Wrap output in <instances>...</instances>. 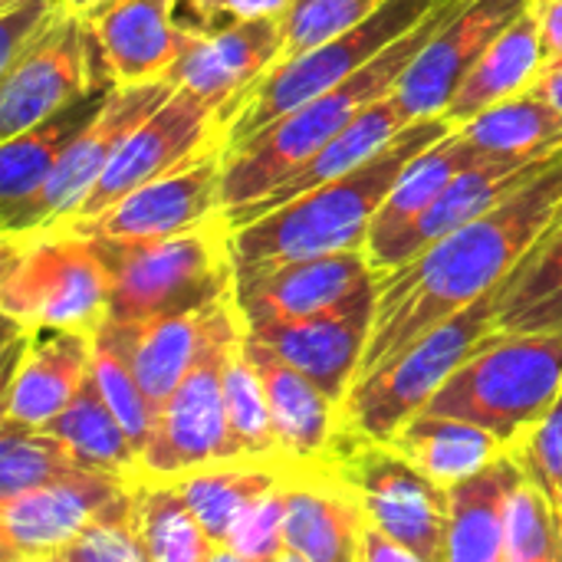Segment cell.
<instances>
[{"label": "cell", "instance_id": "cell-1", "mask_svg": "<svg viewBox=\"0 0 562 562\" xmlns=\"http://www.w3.org/2000/svg\"><path fill=\"white\" fill-rule=\"evenodd\" d=\"M562 217V155L504 204L461 224L408 263L379 273L359 375L375 372L441 319L501 286Z\"/></svg>", "mask_w": 562, "mask_h": 562}, {"label": "cell", "instance_id": "cell-2", "mask_svg": "<svg viewBox=\"0 0 562 562\" xmlns=\"http://www.w3.org/2000/svg\"><path fill=\"white\" fill-rule=\"evenodd\" d=\"M451 128L454 125L445 115L418 119L385 151H379L356 171L231 231V257L237 277L290 260L366 250L372 221L389 198L395 178L415 155L441 142Z\"/></svg>", "mask_w": 562, "mask_h": 562}, {"label": "cell", "instance_id": "cell-3", "mask_svg": "<svg viewBox=\"0 0 562 562\" xmlns=\"http://www.w3.org/2000/svg\"><path fill=\"white\" fill-rule=\"evenodd\" d=\"M468 0H441L435 13L418 23L412 33L395 40L389 49H382L372 63H366L359 72H352L346 82L319 92L316 99L303 102L300 109L286 112L254 138H247L240 148L224 155V181H221V201L224 211L247 204L270 188H277L283 178H290L306 158H313L326 142L342 135L372 102L389 95L408 63L422 53V46L435 36V30L451 20Z\"/></svg>", "mask_w": 562, "mask_h": 562}, {"label": "cell", "instance_id": "cell-4", "mask_svg": "<svg viewBox=\"0 0 562 562\" xmlns=\"http://www.w3.org/2000/svg\"><path fill=\"white\" fill-rule=\"evenodd\" d=\"M109 273V319L148 323L188 310H207L234 296L237 270L224 221L158 237L112 240L92 237Z\"/></svg>", "mask_w": 562, "mask_h": 562}, {"label": "cell", "instance_id": "cell-5", "mask_svg": "<svg viewBox=\"0 0 562 562\" xmlns=\"http://www.w3.org/2000/svg\"><path fill=\"white\" fill-rule=\"evenodd\" d=\"M517 277L520 267L501 286L431 326L392 362L356 379L349 395L339 402V425L372 441H392V435L431 402V395L477 349V342L497 329V313Z\"/></svg>", "mask_w": 562, "mask_h": 562}, {"label": "cell", "instance_id": "cell-6", "mask_svg": "<svg viewBox=\"0 0 562 562\" xmlns=\"http://www.w3.org/2000/svg\"><path fill=\"white\" fill-rule=\"evenodd\" d=\"M562 392V333H487L422 412L491 428L504 445L550 412Z\"/></svg>", "mask_w": 562, "mask_h": 562}, {"label": "cell", "instance_id": "cell-7", "mask_svg": "<svg viewBox=\"0 0 562 562\" xmlns=\"http://www.w3.org/2000/svg\"><path fill=\"white\" fill-rule=\"evenodd\" d=\"M441 0H389L356 30H346L300 56L277 59L260 79H254L244 92H237L221 109L224 155L240 148L247 138L316 99L319 92L346 82L366 63H372L395 40L425 23Z\"/></svg>", "mask_w": 562, "mask_h": 562}, {"label": "cell", "instance_id": "cell-8", "mask_svg": "<svg viewBox=\"0 0 562 562\" xmlns=\"http://www.w3.org/2000/svg\"><path fill=\"white\" fill-rule=\"evenodd\" d=\"M0 254L3 319L86 333L109 319V273L92 237L66 227L3 234Z\"/></svg>", "mask_w": 562, "mask_h": 562}, {"label": "cell", "instance_id": "cell-9", "mask_svg": "<svg viewBox=\"0 0 562 562\" xmlns=\"http://www.w3.org/2000/svg\"><path fill=\"white\" fill-rule=\"evenodd\" d=\"M362 504L369 524L408 547L418 562H448V484L428 477L389 441L336 428L319 458Z\"/></svg>", "mask_w": 562, "mask_h": 562}, {"label": "cell", "instance_id": "cell-10", "mask_svg": "<svg viewBox=\"0 0 562 562\" xmlns=\"http://www.w3.org/2000/svg\"><path fill=\"white\" fill-rule=\"evenodd\" d=\"M244 333L247 319L237 300L227 296L214 316V329L198 362L155 415L138 461L142 477H175L204 464L234 461L224 405V369Z\"/></svg>", "mask_w": 562, "mask_h": 562}, {"label": "cell", "instance_id": "cell-11", "mask_svg": "<svg viewBox=\"0 0 562 562\" xmlns=\"http://www.w3.org/2000/svg\"><path fill=\"white\" fill-rule=\"evenodd\" d=\"M175 92V86L161 79L145 82H125L112 92V99L102 105V112L79 132V138L66 148V155L56 161L43 188L16 204L13 211L0 214L3 234H33L59 227L76 214V207L86 201L99 175L109 168L122 142Z\"/></svg>", "mask_w": 562, "mask_h": 562}, {"label": "cell", "instance_id": "cell-12", "mask_svg": "<svg viewBox=\"0 0 562 562\" xmlns=\"http://www.w3.org/2000/svg\"><path fill=\"white\" fill-rule=\"evenodd\" d=\"M221 102L204 99L188 89H175L115 151L109 168L99 175L86 201L76 207L69 221L59 227L86 224L109 211L115 201L132 194L135 188L178 171L198 158H204L214 148H224V132H221Z\"/></svg>", "mask_w": 562, "mask_h": 562}, {"label": "cell", "instance_id": "cell-13", "mask_svg": "<svg viewBox=\"0 0 562 562\" xmlns=\"http://www.w3.org/2000/svg\"><path fill=\"white\" fill-rule=\"evenodd\" d=\"M105 69L92 23L72 10L63 13L36 46L0 72V142L69 105Z\"/></svg>", "mask_w": 562, "mask_h": 562}, {"label": "cell", "instance_id": "cell-14", "mask_svg": "<svg viewBox=\"0 0 562 562\" xmlns=\"http://www.w3.org/2000/svg\"><path fill=\"white\" fill-rule=\"evenodd\" d=\"M92 369V333L20 326L7 319L3 418L46 428L82 389Z\"/></svg>", "mask_w": 562, "mask_h": 562}, {"label": "cell", "instance_id": "cell-15", "mask_svg": "<svg viewBox=\"0 0 562 562\" xmlns=\"http://www.w3.org/2000/svg\"><path fill=\"white\" fill-rule=\"evenodd\" d=\"M221 181H224V148H214L204 158L135 188L99 217L86 224H72L66 231L86 237H112V240L175 237L221 217L224 211Z\"/></svg>", "mask_w": 562, "mask_h": 562}, {"label": "cell", "instance_id": "cell-16", "mask_svg": "<svg viewBox=\"0 0 562 562\" xmlns=\"http://www.w3.org/2000/svg\"><path fill=\"white\" fill-rule=\"evenodd\" d=\"M530 7V0H468L445 20L395 82V99L418 119H438L458 95L487 46Z\"/></svg>", "mask_w": 562, "mask_h": 562}, {"label": "cell", "instance_id": "cell-17", "mask_svg": "<svg viewBox=\"0 0 562 562\" xmlns=\"http://www.w3.org/2000/svg\"><path fill=\"white\" fill-rule=\"evenodd\" d=\"M128 484L132 477L122 474L79 471L0 501V557L7 562H56L63 547Z\"/></svg>", "mask_w": 562, "mask_h": 562}, {"label": "cell", "instance_id": "cell-18", "mask_svg": "<svg viewBox=\"0 0 562 562\" xmlns=\"http://www.w3.org/2000/svg\"><path fill=\"white\" fill-rule=\"evenodd\" d=\"M375 293L379 280L339 303L336 310L306 316V319H283V323H260L247 326L250 336L267 342L277 356L310 375L336 405L349 395L375 319Z\"/></svg>", "mask_w": 562, "mask_h": 562}, {"label": "cell", "instance_id": "cell-19", "mask_svg": "<svg viewBox=\"0 0 562 562\" xmlns=\"http://www.w3.org/2000/svg\"><path fill=\"white\" fill-rule=\"evenodd\" d=\"M375 280L379 273L372 270L366 250H342L240 273L234 283V300L247 326H260L336 310Z\"/></svg>", "mask_w": 562, "mask_h": 562}, {"label": "cell", "instance_id": "cell-20", "mask_svg": "<svg viewBox=\"0 0 562 562\" xmlns=\"http://www.w3.org/2000/svg\"><path fill=\"white\" fill-rule=\"evenodd\" d=\"M369 524L359 497L326 468H293L286 477L283 543L293 562H356L359 533Z\"/></svg>", "mask_w": 562, "mask_h": 562}, {"label": "cell", "instance_id": "cell-21", "mask_svg": "<svg viewBox=\"0 0 562 562\" xmlns=\"http://www.w3.org/2000/svg\"><path fill=\"white\" fill-rule=\"evenodd\" d=\"M283 16H260L211 36H188L165 79L227 105L283 56Z\"/></svg>", "mask_w": 562, "mask_h": 562}, {"label": "cell", "instance_id": "cell-22", "mask_svg": "<svg viewBox=\"0 0 562 562\" xmlns=\"http://www.w3.org/2000/svg\"><path fill=\"white\" fill-rule=\"evenodd\" d=\"M415 119L405 112V105L395 99V92L382 95L379 102H372L342 135H336L333 142H326L313 158H306L290 178H283L277 188H270L267 194L247 201V204H237V207H227L221 211V221L227 231H237L263 214H270L273 207L300 198V194H310L349 171H356L359 165L372 161L379 151H385Z\"/></svg>", "mask_w": 562, "mask_h": 562}, {"label": "cell", "instance_id": "cell-23", "mask_svg": "<svg viewBox=\"0 0 562 562\" xmlns=\"http://www.w3.org/2000/svg\"><path fill=\"white\" fill-rule=\"evenodd\" d=\"M562 148L550 155H524V158H484L471 168H464L438 198L435 204L418 217V224L385 254L379 273H389L402 263H408L412 257H418L425 247H431L435 240H441L445 234L458 231L461 224L487 214L491 207L504 204L514 191H520L527 181H533L540 171H547Z\"/></svg>", "mask_w": 562, "mask_h": 562}, {"label": "cell", "instance_id": "cell-24", "mask_svg": "<svg viewBox=\"0 0 562 562\" xmlns=\"http://www.w3.org/2000/svg\"><path fill=\"white\" fill-rule=\"evenodd\" d=\"M244 352L263 382L286 468L316 464L336 438L339 405L310 375H303L250 333H244Z\"/></svg>", "mask_w": 562, "mask_h": 562}, {"label": "cell", "instance_id": "cell-25", "mask_svg": "<svg viewBox=\"0 0 562 562\" xmlns=\"http://www.w3.org/2000/svg\"><path fill=\"white\" fill-rule=\"evenodd\" d=\"M119 89L112 69L99 72L92 86L76 95L69 105L56 109L53 115L40 119L36 125L16 132L13 138L0 142V214L13 211L26 198H33L66 148L79 138V132L102 112V105Z\"/></svg>", "mask_w": 562, "mask_h": 562}, {"label": "cell", "instance_id": "cell-26", "mask_svg": "<svg viewBox=\"0 0 562 562\" xmlns=\"http://www.w3.org/2000/svg\"><path fill=\"white\" fill-rule=\"evenodd\" d=\"M520 484L524 474L507 451L448 484V562H504L510 497Z\"/></svg>", "mask_w": 562, "mask_h": 562}, {"label": "cell", "instance_id": "cell-27", "mask_svg": "<svg viewBox=\"0 0 562 562\" xmlns=\"http://www.w3.org/2000/svg\"><path fill=\"white\" fill-rule=\"evenodd\" d=\"M171 7L175 0H119L89 20L119 86L161 79L181 56L188 33L175 26Z\"/></svg>", "mask_w": 562, "mask_h": 562}, {"label": "cell", "instance_id": "cell-28", "mask_svg": "<svg viewBox=\"0 0 562 562\" xmlns=\"http://www.w3.org/2000/svg\"><path fill=\"white\" fill-rule=\"evenodd\" d=\"M487 155H481L477 148H471L454 128L435 142L431 148H425L422 155H415L405 171L395 178L389 198L382 201L375 221H372V231H369V240H366V254H369V263L372 270L379 273L385 254L418 224V217L435 204V198L471 165L484 161Z\"/></svg>", "mask_w": 562, "mask_h": 562}, {"label": "cell", "instance_id": "cell-29", "mask_svg": "<svg viewBox=\"0 0 562 562\" xmlns=\"http://www.w3.org/2000/svg\"><path fill=\"white\" fill-rule=\"evenodd\" d=\"M221 303L207 306V310H188V313L148 319V323H112L109 319L128 352V362H132L138 385L148 395L155 415L171 398V392L181 385V379L191 372V366L198 362V356L214 329V316H217Z\"/></svg>", "mask_w": 562, "mask_h": 562}, {"label": "cell", "instance_id": "cell-30", "mask_svg": "<svg viewBox=\"0 0 562 562\" xmlns=\"http://www.w3.org/2000/svg\"><path fill=\"white\" fill-rule=\"evenodd\" d=\"M540 69H543V36H540V16L530 0V7L487 46V53L468 72L458 95L445 109V119L451 125L471 122L484 109L527 92L540 76Z\"/></svg>", "mask_w": 562, "mask_h": 562}, {"label": "cell", "instance_id": "cell-31", "mask_svg": "<svg viewBox=\"0 0 562 562\" xmlns=\"http://www.w3.org/2000/svg\"><path fill=\"white\" fill-rule=\"evenodd\" d=\"M389 445L441 484L471 477L474 471L487 468L494 458L507 451L504 438H497L491 428L454 415H435V412L412 415L392 435Z\"/></svg>", "mask_w": 562, "mask_h": 562}, {"label": "cell", "instance_id": "cell-32", "mask_svg": "<svg viewBox=\"0 0 562 562\" xmlns=\"http://www.w3.org/2000/svg\"><path fill=\"white\" fill-rule=\"evenodd\" d=\"M290 468H270V464H237V461H221V464H204L175 477H161L178 487V494L188 501L194 517L201 520L204 533L217 543L221 557L227 547V537L234 524L247 514L254 501L270 494Z\"/></svg>", "mask_w": 562, "mask_h": 562}, {"label": "cell", "instance_id": "cell-33", "mask_svg": "<svg viewBox=\"0 0 562 562\" xmlns=\"http://www.w3.org/2000/svg\"><path fill=\"white\" fill-rule=\"evenodd\" d=\"M454 132L487 158L550 155L562 148V112L527 89L454 125Z\"/></svg>", "mask_w": 562, "mask_h": 562}, {"label": "cell", "instance_id": "cell-34", "mask_svg": "<svg viewBox=\"0 0 562 562\" xmlns=\"http://www.w3.org/2000/svg\"><path fill=\"white\" fill-rule=\"evenodd\" d=\"M46 431L63 438L79 454V461L92 471H109V474H122L132 481L142 471V464H138L142 451L128 438V431L119 422V415L112 412V405L102 398L92 372L82 382V389L76 392V398L46 425Z\"/></svg>", "mask_w": 562, "mask_h": 562}, {"label": "cell", "instance_id": "cell-35", "mask_svg": "<svg viewBox=\"0 0 562 562\" xmlns=\"http://www.w3.org/2000/svg\"><path fill=\"white\" fill-rule=\"evenodd\" d=\"M132 497L148 562H221L217 543L204 533L175 484L138 474L132 481Z\"/></svg>", "mask_w": 562, "mask_h": 562}, {"label": "cell", "instance_id": "cell-36", "mask_svg": "<svg viewBox=\"0 0 562 562\" xmlns=\"http://www.w3.org/2000/svg\"><path fill=\"white\" fill-rule=\"evenodd\" d=\"M224 405H227V435H231L234 461L286 468L280 454L270 402H267V392L254 362L244 352V339L234 346L227 369H224Z\"/></svg>", "mask_w": 562, "mask_h": 562}, {"label": "cell", "instance_id": "cell-37", "mask_svg": "<svg viewBox=\"0 0 562 562\" xmlns=\"http://www.w3.org/2000/svg\"><path fill=\"white\" fill-rule=\"evenodd\" d=\"M501 333H562V217L524 257L520 277L497 313Z\"/></svg>", "mask_w": 562, "mask_h": 562}, {"label": "cell", "instance_id": "cell-38", "mask_svg": "<svg viewBox=\"0 0 562 562\" xmlns=\"http://www.w3.org/2000/svg\"><path fill=\"white\" fill-rule=\"evenodd\" d=\"M79 471L92 468H86L63 438L46 428L0 418V501L56 484Z\"/></svg>", "mask_w": 562, "mask_h": 562}, {"label": "cell", "instance_id": "cell-39", "mask_svg": "<svg viewBox=\"0 0 562 562\" xmlns=\"http://www.w3.org/2000/svg\"><path fill=\"white\" fill-rule=\"evenodd\" d=\"M89 372H92L102 398L112 405V412L125 425L128 438L142 451L151 435V425H155V408H151L148 395L142 392L138 375L128 362V352L109 319L92 333V369Z\"/></svg>", "mask_w": 562, "mask_h": 562}, {"label": "cell", "instance_id": "cell-40", "mask_svg": "<svg viewBox=\"0 0 562 562\" xmlns=\"http://www.w3.org/2000/svg\"><path fill=\"white\" fill-rule=\"evenodd\" d=\"M56 562H148L132 484L105 504L69 547H63Z\"/></svg>", "mask_w": 562, "mask_h": 562}, {"label": "cell", "instance_id": "cell-41", "mask_svg": "<svg viewBox=\"0 0 562 562\" xmlns=\"http://www.w3.org/2000/svg\"><path fill=\"white\" fill-rule=\"evenodd\" d=\"M504 562H562V517L527 481L510 497Z\"/></svg>", "mask_w": 562, "mask_h": 562}, {"label": "cell", "instance_id": "cell-42", "mask_svg": "<svg viewBox=\"0 0 562 562\" xmlns=\"http://www.w3.org/2000/svg\"><path fill=\"white\" fill-rule=\"evenodd\" d=\"M389 0H290L283 10V56H300L346 30L366 23Z\"/></svg>", "mask_w": 562, "mask_h": 562}, {"label": "cell", "instance_id": "cell-43", "mask_svg": "<svg viewBox=\"0 0 562 562\" xmlns=\"http://www.w3.org/2000/svg\"><path fill=\"white\" fill-rule=\"evenodd\" d=\"M527 484H533L562 517V392L543 418L507 441Z\"/></svg>", "mask_w": 562, "mask_h": 562}, {"label": "cell", "instance_id": "cell-44", "mask_svg": "<svg viewBox=\"0 0 562 562\" xmlns=\"http://www.w3.org/2000/svg\"><path fill=\"white\" fill-rule=\"evenodd\" d=\"M290 477V474H286ZM286 477L254 501L247 514L234 524L221 562H280L286 560L283 514H286Z\"/></svg>", "mask_w": 562, "mask_h": 562}, {"label": "cell", "instance_id": "cell-45", "mask_svg": "<svg viewBox=\"0 0 562 562\" xmlns=\"http://www.w3.org/2000/svg\"><path fill=\"white\" fill-rule=\"evenodd\" d=\"M69 13L66 0H3L0 3V72L36 46L56 20Z\"/></svg>", "mask_w": 562, "mask_h": 562}, {"label": "cell", "instance_id": "cell-46", "mask_svg": "<svg viewBox=\"0 0 562 562\" xmlns=\"http://www.w3.org/2000/svg\"><path fill=\"white\" fill-rule=\"evenodd\" d=\"M290 0H175V26L188 36H211L260 16H283Z\"/></svg>", "mask_w": 562, "mask_h": 562}, {"label": "cell", "instance_id": "cell-47", "mask_svg": "<svg viewBox=\"0 0 562 562\" xmlns=\"http://www.w3.org/2000/svg\"><path fill=\"white\" fill-rule=\"evenodd\" d=\"M356 562H418V557L398 540H392L385 530H379L375 524H366L359 533Z\"/></svg>", "mask_w": 562, "mask_h": 562}, {"label": "cell", "instance_id": "cell-48", "mask_svg": "<svg viewBox=\"0 0 562 562\" xmlns=\"http://www.w3.org/2000/svg\"><path fill=\"white\" fill-rule=\"evenodd\" d=\"M543 36V66L562 63V0H533Z\"/></svg>", "mask_w": 562, "mask_h": 562}, {"label": "cell", "instance_id": "cell-49", "mask_svg": "<svg viewBox=\"0 0 562 562\" xmlns=\"http://www.w3.org/2000/svg\"><path fill=\"white\" fill-rule=\"evenodd\" d=\"M530 92H533V95H540V99H547L550 105H557V109L562 112V63L543 66V69H540V76L533 79Z\"/></svg>", "mask_w": 562, "mask_h": 562}, {"label": "cell", "instance_id": "cell-50", "mask_svg": "<svg viewBox=\"0 0 562 562\" xmlns=\"http://www.w3.org/2000/svg\"><path fill=\"white\" fill-rule=\"evenodd\" d=\"M112 3H119V0H66V7H69L72 13H79L82 20L99 16V13H102V10H109Z\"/></svg>", "mask_w": 562, "mask_h": 562}, {"label": "cell", "instance_id": "cell-51", "mask_svg": "<svg viewBox=\"0 0 562 562\" xmlns=\"http://www.w3.org/2000/svg\"><path fill=\"white\" fill-rule=\"evenodd\" d=\"M0 3H3V0H0Z\"/></svg>", "mask_w": 562, "mask_h": 562}]
</instances>
